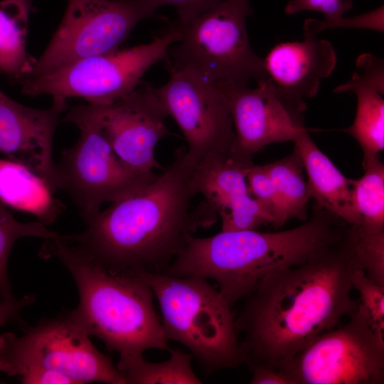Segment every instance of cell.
I'll use <instances>...</instances> for the list:
<instances>
[{"label":"cell","mask_w":384,"mask_h":384,"mask_svg":"<svg viewBox=\"0 0 384 384\" xmlns=\"http://www.w3.org/2000/svg\"><path fill=\"white\" fill-rule=\"evenodd\" d=\"M0 370L25 384H50L54 373L73 384H127L124 374L100 351L90 336L68 311L41 319L21 336L0 335Z\"/></svg>","instance_id":"8992f818"},{"label":"cell","mask_w":384,"mask_h":384,"mask_svg":"<svg viewBox=\"0 0 384 384\" xmlns=\"http://www.w3.org/2000/svg\"><path fill=\"white\" fill-rule=\"evenodd\" d=\"M116 154L143 174L160 168L155 148L168 133L169 116L154 91L141 83L132 92L106 105H85Z\"/></svg>","instance_id":"5bb4252c"},{"label":"cell","mask_w":384,"mask_h":384,"mask_svg":"<svg viewBox=\"0 0 384 384\" xmlns=\"http://www.w3.org/2000/svg\"><path fill=\"white\" fill-rule=\"evenodd\" d=\"M140 277L159 302L167 339L186 346L204 373L244 363L231 306L206 279L165 273Z\"/></svg>","instance_id":"5b68a950"},{"label":"cell","mask_w":384,"mask_h":384,"mask_svg":"<svg viewBox=\"0 0 384 384\" xmlns=\"http://www.w3.org/2000/svg\"><path fill=\"white\" fill-rule=\"evenodd\" d=\"M33 1H0V74L16 82L27 76L36 62L26 50Z\"/></svg>","instance_id":"ffe728a7"},{"label":"cell","mask_w":384,"mask_h":384,"mask_svg":"<svg viewBox=\"0 0 384 384\" xmlns=\"http://www.w3.org/2000/svg\"><path fill=\"white\" fill-rule=\"evenodd\" d=\"M196 167L185 149H177L154 181L111 203L65 240L110 273H164L193 234L218 218L205 200L193 204Z\"/></svg>","instance_id":"6da1fadb"},{"label":"cell","mask_w":384,"mask_h":384,"mask_svg":"<svg viewBox=\"0 0 384 384\" xmlns=\"http://www.w3.org/2000/svg\"><path fill=\"white\" fill-rule=\"evenodd\" d=\"M169 81L154 91L188 144L187 156L197 166L211 158L229 157L235 130L222 92L192 70L168 65Z\"/></svg>","instance_id":"7c38bea8"},{"label":"cell","mask_w":384,"mask_h":384,"mask_svg":"<svg viewBox=\"0 0 384 384\" xmlns=\"http://www.w3.org/2000/svg\"><path fill=\"white\" fill-rule=\"evenodd\" d=\"M249 84L215 85L225 95L231 113L235 141L230 157L252 164L253 156L274 143L294 142L306 128L303 113L287 103L268 79Z\"/></svg>","instance_id":"4fadbf2b"},{"label":"cell","mask_w":384,"mask_h":384,"mask_svg":"<svg viewBox=\"0 0 384 384\" xmlns=\"http://www.w3.org/2000/svg\"><path fill=\"white\" fill-rule=\"evenodd\" d=\"M364 171L362 177L352 181L361 225L384 227V165L378 156Z\"/></svg>","instance_id":"603a6c76"},{"label":"cell","mask_w":384,"mask_h":384,"mask_svg":"<svg viewBox=\"0 0 384 384\" xmlns=\"http://www.w3.org/2000/svg\"><path fill=\"white\" fill-rule=\"evenodd\" d=\"M252 164L227 158H211L195 169L198 194L221 220V230H257L272 224V218L250 193L247 174Z\"/></svg>","instance_id":"e0dca14e"},{"label":"cell","mask_w":384,"mask_h":384,"mask_svg":"<svg viewBox=\"0 0 384 384\" xmlns=\"http://www.w3.org/2000/svg\"><path fill=\"white\" fill-rule=\"evenodd\" d=\"M353 7L351 0H290L285 6L287 14L294 15L304 11L322 14L324 21L316 20L321 31L326 28L341 27L343 15Z\"/></svg>","instance_id":"4316f807"},{"label":"cell","mask_w":384,"mask_h":384,"mask_svg":"<svg viewBox=\"0 0 384 384\" xmlns=\"http://www.w3.org/2000/svg\"><path fill=\"white\" fill-rule=\"evenodd\" d=\"M347 224L317 208L301 225L278 232L223 231L191 239L164 272L215 281L232 307L244 300L264 278L302 263L339 241Z\"/></svg>","instance_id":"3957f363"},{"label":"cell","mask_w":384,"mask_h":384,"mask_svg":"<svg viewBox=\"0 0 384 384\" xmlns=\"http://www.w3.org/2000/svg\"><path fill=\"white\" fill-rule=\"evenodd\" d=\"M80 134L65 149L55 164L58 188L69 194L85 223L95 217L105 202L113 203L148 185L158 174L140 173L114 152L85 105L73 107L63 119Z\"/></svg>","instance_id":"ba28073f"},{"label":"cell","mask_w":384,"mask_h":384,"mask_svg":"<svg viewBox=\"0 0 384 384\" xmlns=\"http://www.w3.org/2000/svg\"><path fill=\"white\" fill-rule=\"evenodd\" d=\"M346 236L356 264L384 285V227L348 225Z\"/></svg>","instance_id":"cb8c5ba5"},{"label":"cell","mask_w":384,"mask_h":384,"mask_svg":"<svg viewBox=\"0 0 384 384\" xmlns=\"http://www.w3.org/2000/svg\"><path fill=\"white\" fill-rule=\"evenodd\" d=\"M354 264L346 232L328 248L259 282L235 319L244 363L279 370L348 318L358 306L351 294Z\"/></svg>","instance_id":"7a4b0ae2"},{"label":"cell","mask_w":384,"mask_h":384,"mask_svg":"<svg viewBox=\"0 0 384 384\" xmlns=\"http://www.w3.org/2000/svg\"><path fill=\"white\" fill-rule=\"evenodd\" d=\"M252 373V384H292L290 380L281 371L261 365H247Z\"/></svg>","instance_id":"4dcf8cb0"},{"label":"cell","mask_w":384,"mask_h":384,"mask_svg":"<svg viewBox=\"0 0 384 384\" xmlns=\"http://www.w3.org/2000/svg\"><path fill=\"white\" fill-rule=\"evenodd\" d=\"M153 11L162 6L172 5L176 9L178 23L184 25L201 14L211 9L223 0H139Z\"/></svg>","instance_id":"f1b7e54d"},{"label":"cell","mask_w":384,"mask_h":384,"mask_svg":"<svg viewBox=\"0 0 384 384\" xmlns=\"http://www.w3.org/2000/svg\"><path fill=\"white\" fill-rule=\"evenodd\" d=\"M265 166L277 196L276 228H282L292 218L306 220L310 196L303 175V163L297 149L294 148L288 156Z\"/></svg>","instance_id":"44dd1931"},{"label":"cell","mask_w":384,"mask_h":384,"mask_svg":"<svg viewBox=\"0 0 384 384\" xmlns=\"http://www.w3.org/2000/svg\"><path fill=\"white\" fill-rule=\"evenodd\" d=\"M316 19L303 26V40L274 46L263 58L267 78L279 95L300 112L306 108V98L316 95L322 80L336 68L337 55L331 42L318 37Z\"/></svg>","instance_id":"9a60e30c"},{"label":"cell","mask_w":384,"mask_h":384,"mask_svg":"<svg viewBox=\"0 0 384 384\" xmlns=\"http://www.w3.org/2000/svg\"><path fill=\"white\" fill-rule=\"evenodd\" d=\"M177 23L149 43L81 59L55 71L20 82L21 92L81 97L92 105H106L134 90L153 65L166 59L169 48L181 40Z\"/></svg>","instance_id":"9c48e42d"},{"label":"cell","mask_w":384,"mask_h":384,"mask_svg":"<svg viewBox=\"0 0 384 384\" xmlns=\"http://www.w3.org/2000/svg\"><path fill=\"white\" fill-rule=\"evenodd\" d=\"M293 142L307 175L310 198L315 200L316 207L348 225H361L353 199V180L346 178L319 149L307 129Z\"/></svg>","instance_id":"ac0fdd59"},{"label":"cell","mask_w":384,"mask_h":384,"mask_svg":"<svg viewBox=\"0 0 384 384\" xmlns=\"http://www.w3.org/2000/svg\"><path fill=\"white\" fill-rule=\"evenodd\" d=\"M350 278L352 287L359 294L358 309L376 335L384 339V285L369 278L356 263Z\"/></svg>","instance_id":"484cf974"},{"label":"cell","mask_w":384,"mask_h":384,"mask_svg":"<svg viewBox=\"0 0 384 384\" xmlns=\"http://www.w3.org/2000/svg\"><path fill=\"white\" fill-rule=\"evenodd\" d=\"M36 300L34 294H28L21 299L2 300L0 302V327L15 321L20 320V314L27 306Z\"/></svg>","instance_id":"f546056e"},{"label":"cell","mask_w":384,"mask_h":384,"mask_svg":"<svg viewBox=\"0 0 384 384\" xmlns=\"http://www.w3.org/2000/svg\"><path fill=\"white\" fill-rule=\"evenodd\" d=\"M155 15L139 0H68L48 46L23 80L114 51L137 23Z\"/></svg>","instance_id":"8fae6325"},{"label":"cell","mask_w":384,"mask_h":384,"mask_svg":"<svg viewBox=\"0 0 384 384\" xmlns=\"http://www.w3.org/2000/svg\"><path fill=\"white\" fill-rule=\"evenodd\" d=\"M67 100L53 97L47 109L23 105L0 90V154L41 176L55 193L58 188L53 142Z\"/></svg>","instance_id":"2e32d148"},{"label":"cell","mask_w":384,"mask_h":384,"mask_svg":"<svg viewBox=\"0 0 384 384\" xmlns=\"http://www.w3.org/2000/svg\"><path fill=\"white\" fill-rule=\"evenodd\" d=\"M247 183L250 194L267 210L276 227L277 201L273 181L266 166L252 164L247 174Z\"/></svg>","instance_id":"83f0119b"},{"label":"cell","mask_w":384,"mask_h":384,"mask_svg":"<svg viewBox=\"0 0 384 384\" xmlns=\"http://www.w3.org/2000/svg\"><path fill=\"white\" fill-rule=\"evenodd\" d=\"M48 183L17 161L0 158V201L28 213L45 225L54 223L65 206Z\"/></svg>","instance_id":"d6986e66"},{"label":"cell","mask_w":384,"mask_h":384,"mask_svg":"<svg viewBox=\"0 0 384 384\" xmlns=\"http://www.w3.org/2000/svg\"><path fill=\"white\" fill-rule=\"evenodd\" d=\"M38 255L56 258L69 270L79 293L70 310L88 335L119 356L139 357L148 349L169 350L154 294L140 277L110 273L60 235L44 240Z\"/></svg>","instance_id":"277c9868"},{"label":"cell","mask_w":384,"mask_h":384,"mask_svg":"<svg viewBox=\"0 0 384 384\" xmlns=\"http://www.w3.org/2000/svg\"><path fill=\"white\" fill-rule=\"evenodd\" d=\"M279 370L292 384H383L384 339L357 308L346 324L316 337Z\"/></svg>","instance_id":"30bf717a"},{"label":"cell","mask_w":384,"mask_h":384,"mask_svg":"<svg viewBox=\"0 0 384 384\" xmlns=\"http://www.w3.org/2000/svg\"><path fill=\"white\" fill-rule=\"evenodd\" d=\"M169 359L159 363L143 356H119L117 364L130 384H199L202 380L192 368L193 355L180 348L169 350Z\"/></svg>","instance_id":"7402d4cb"},{"label":"cell","mask_w":384,"mask_h":384,"mask_svg":"<svg viewBox=\"0 0 384 384\" xmlns=\"http://www.w3.org/2000/svg\"><path fill=\"white\" fill-rule=\"evenodd\" d=\"M39 221L20 223L16 220L6 206L0 201V298L2 300L14 299L7 272V263L14 242L19 238L36 237L44 240L60 235L48 229Z\"/></svg>","instance_id":"d4e9b609"},{"label":"cell","mask_w":384,"mask_h":384,"mask_svg":"<svg viewBox=\"0 0 384 384\" xmlns=\"http://www.w3.org/2000/svg\"><path fill=\"white\" fill-rule=\"evenodd\" d=\"M252 14L250 0H223L180 24L182 36L169 48L167 66L189 68L214 85L267 78L247 34L246 20Z\"/></svg>","instance_id":"52a82bcc"}]
</instances>
